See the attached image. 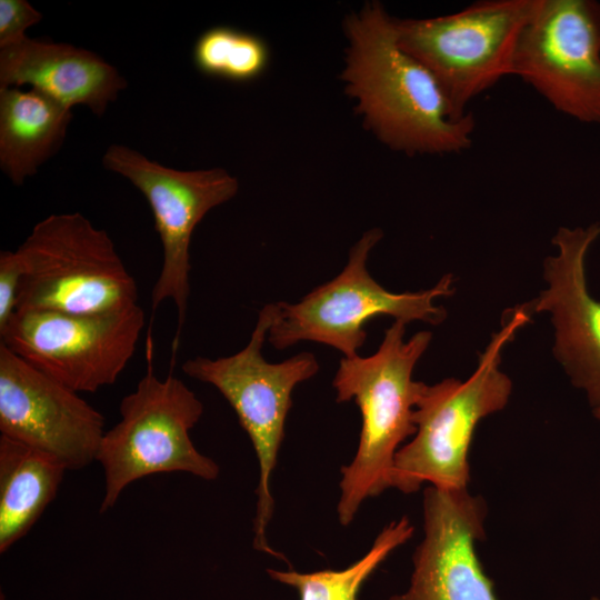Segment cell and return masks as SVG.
Wrapping results in <instances>:
<instances>
[{"label": "cell", "instance_id": "obj_1", "mask_svg": "<svg viewBox=\"0 0 600 600\" xmlns=\"http://www.w3.org/2000/svg\"><path fill=\"white\" fill-rule=\"evenodd\" d=\"M341 74L368 129L407 154H453L472 146L476 121L458 118L432 73L399 43L396 19L379 2L344 22Z\"/></svg>", "mask_w": 600, "mask_h": 600}, {"label": "cell", "instance_id": "obj_2", "mask_svg": "<svg viewBox=\"0 0 600 600\" xmlns=\"http://www.w3.org/2000/svg\"><path fill=\"white\" fill-rule=\"evenodd\" d=\"M406 324L394 320L373 354L343 357L333 378L337 402L354 400L361 413L356 454L341 468L337 513L342 526L353 521L364 500L390 488L394 457L417 430L414 410L424 382L412 373L432 333L404 340Z\"/></svg>", "mask_w": 600, "mask_h": 600}, {"label": "cell", "instance_id": "obj_3", "mask_svg": "<svg viewBox=\"0 0 600 600\" xmlns=\"http://www.w3.org/2000/svg\"><path fill=\"white\" fill-rule=\"evenodd\" d=\"M532 313L531 303L507 310L466 380L424 383L414 410L417 430L394 457L390 488L403 493L416 492L424 483L468 489L476 428L483 418L502 410L512 391L510 378L500 369L502 350L531 321Z\"/></svg>", "mask_w": 600, "mask_h": 600}, {"label": "cell", "instance_id": "obj_4", "mask_svg": "<svg viewBox=\"0 0 600 600\" xmlns=\"http://www.w3.org/2000/svg\"><path fill=\"white\" fill-rule=\"evenodd\" d=\"M276 310V303L261 308L250 340L240 351L217 359H188L182 371L214 387L234 410L240 426L249 436L259 464L253 548L286 560L282 553L271 548L267 538L274 510L271 477L292 406V392L299 383L311 379L320 367L316 356L307 351L276 363L264 359L262 347Z\"/></svg>", "mask_w": 600, "mask_h": 600}, {"label": "cell", "instance_id": "obj_5", "mask_svg": "<svg viewBox=\"0 0 600 600\" xmlns=\"http://www.w3.org/2000/svg\"><path fill=\"white\" fill-rule=\"evenodd\" d=\"M119 412L120 420L106 430L97 456L104 476L100 513L144 477L183 472L207 481L218 478L219 464L190 437L203 404L178 377L159 378L149 366L134 390L122 398Z\"/></svg>", "mask_w": 600, "mask_h": 600}, {"label": "cell", "instance_id": "obj_6", "mask_svg": "<svg viewBox=\"0 0 600 600\" xmlns=\"http://www.w3.org/2000/svg\"><path fill=\"white\" fill-rule=\"evenodd\" d=\"M18 310L99 313L138 304V287L108 232L80 212L40 220L17 249Z\"/></svg>", "mask_w": 600, "mask_h": 600}, {"label": "cell", "instance_id": "obj_7", "mask_svg": "<svg viewBox=\"0 0 600 600\" xmlns=\"http://www.w3.org/2000/svg\"><path fill=\"white\" fill-rule=\"evenodd\" d=\"M381 238L378 228L366 231L352 246L346 267L336 278L314 288L297 303L276 302L269 343L286 349L300 341H313L351 358L366 342L367 323L380 316L406 323H441L447 312L434 300L454 292L453 276H443L427 290L401 293L387 290L367 269L369 254Z\"/></svg>", "mask_w": 600, "mask_h": 600}, {"label": "cell", "instance_id": "obj_8", "mask_svg": "<svg viewBox=\"0 0 600 600\" xmlns=\"http://www.w3.org/2000/svg\"><path fill=\"white\" fill-rule=\"evenodd\" d=\"M538 0H483L424 19H396L400 46L436 78L453 113L512 76L520 33Z\"/></svg>", "mask_w": 600, "mask_h": 600}, {"label": "cell", "instance_id": "obj_9", "mask_svg": "<svg viewBox=\"0 0 600 600\" xmlns=\"http://www.w3.org/2000/svg\"><path fill=\"white\" fill-rule=\"evenodd\" d=\"M139 304L109 312L18 310L1 343L36 369L80 393L113 384L144 328Z\"/></svg>", "mask_w": 600, "mask_h": 600}, {"label": "cell", "instance_id": "obj_10", "mask_svg": "<svg viewBox=\"0 0 600 600\" xmlns=\"http://www.w3.org/2000/svg\"><path fill=\"white\" fill-rule=\"evenodd\" d=\"M107 170L128 179L146 198L162 244V266L151 292L154 312L168 300L183 328L190 294V244L193 231L213 208L239 190L238 179L222 168L178 170L150 160L139 151L111 144L102 156Z\"/></svg>", "mask_w": 600, "mask_h": 600}, {"label": "cell", "instance_id": "obj_11", "mask_svg": "<svg viewBox=\"0 0 600 600\" xmlns=\"http://www.w3.org/2000/svg\"><path fill=\"white\" fill-rule=\"evenodd\" d=\"M512 76L558 112L600 124V2L538 0L520 33Z\"/></svg>", "mask_w": 600, "mask_h": 600}, {"label": "cell", "instance_id": "obj_12", "mask_svg": "<svg viewBox=\"0 0 600 600\" xmlns=\"http://www.w3.org/2000/svg\"><path fill=\"white\" fill-rule=\"evenodd\" d=\"M103 414L0 343V432L80 470L97 461Z\"/></svg>", "mask_w": 600, "mask_h": 600}, {"label": "cell", "instance_id": "obj_13", "mask_svg": "<svg viewBox=\"0 0 600 600\" xmlns=\"http://www.w3.org/2000/svg\"><path fill=\"white\" fill-rule=\"evenodd\" d=\"M423 538L412 557L408 589L389 600H499L477 554L487 504L468 489L428 486Z\"/></svg>", "mask_w": 600, "mask_h": 600}, {"label": "cell", "instance_id": "obj_14", "mask_svg": "<svg viewBox=\"0 0 600 600\" xmlns=\"http://www.w3.org/2000/svg\"><path fill=\"white\" fill-rule=\"evenodd\" d=\"M600 237V224L560 227L557 249L543 263L547 288L531 303L533 312H549L554 327L553 353L571 382L600 408V300L591 297L586 258Z\"/></svg>", "mask_w": 600, "mask_h": 600}, {"label": "cell", "instance_id": "obj_15", "mask_svg": "<svg viewBox=\"0 0 600 600\" xmlns=\"http://www.w3.org/2000/svg\"><path fill=\"white\" fill-rule=\"evenodd\" d=\"M24 84L68 109L86 106L97 116L128 86L117 68L90 50L29 37L0 48V88Z\"/></svg>", "mask_w": 600, "mask_h": 600}, {"label": "cell", "instance_id": "obj_16", "mask_svg": "<svg viewBox=\"0 0 600 600\" xmlns=\"http://www.w3.org/2000/svg\"><path fill=\"white\" fill-rule=\"evenodd\" d=\"M71 119V109L34 89L0 88V168L13 184L59 151Z\"/></svg>", "mask_w": 600, "mask_h": 600}, {"label": "cell", "instance_id": "obj_17", "mask_svg": "<svg viewBox=\"0 0 600 600\" xmlns=\"http://www.w3.org/2000/svg\"><path fill=\"white\" fill-rule=\"evenodd\" d=\"M66 471L54 458L0 434V553L31 530Z\"/></svg>", "mask_w": 600, "mask_h": 600}, {"label": "cell", "instance_id": "obj_18", "mask_svg": "<svg viewBox=\"0 0 600 600\" xmlns=\"http://www.w3.org/2000/svg\"><path fill=\"white\" fill-rule=\"evenodd\" d=\"M413 533L408 517L387 524L368 552L347 568L298 572L268 569L269 577L297 590L300 600H358L364 582L390 553L406 543Z\"/></svg>", "mask_w": 600, "mask_h": 600}, {"label": "cell", "instance_id": "obj_19", "mask_svg": "<svg viewBox=\"0 0 600 600\" xmlns=\"http://www.w3.org/2000/svg\"><path fill=\"white\" fill-rule=\"evenodd\" d=\"M269 58V48L261 38L227 26L202 32L192 50L193 63L201 73L234 82L261 76Z\"/></svg>", "mask_w": 600, "mask_h": 600}, {"label": "cell", "instance_id": "obj_20", "mask_svg": "<svg viewBox=\"0 0 600 600\" xmlns=\"http://www.w3.org/2000/svg\"><path fill=\"white\" fill-rule=\"evenodd\" d=\"M24 273L23 259L18 250L0 252V331L16 312Z\"/></svg>", "mask_w": 600, "mask_h": 600}, {"label": "cell", "instance_id": "obj_21", "mask_svg": "<svg viewBox=\"0 0 600 600\" xmlns=\"http://www.w3.org/2000/svg\"><path fill=\"white\" fill-rule=\"evenodd\" d=\"M42 14L27 0H0V48L22 40Z\"/></svg>", "mask_w": 600, "mask_h": 600}, {"label": "cell", "instance_id": "obj_22", "mask_svg": "<svg viewBox=\"0 0 600 600\" xmlns=\"http://www.w3.org/2000/svg\"><path fill=\"white\" fill-rule=\"evenodd\" d=\"M593 414L600 421V408L593 409Z\"/></svg>", "mask_w": 600, "mask_h": 600}, {"label": "cell", "instance_id": "obj_23", "mask_svg": "<svg viewBox=\"0 0 600 600\" xmlns=\"http://www.w3.org/2000/svg\"><path fill=\"white\" fill-rule=\"evenodd\" d=\"M591 600H600V599H598V598H592Z\"/></svg>", "mask_w": 600, "mask_h": 600}]
</instances>
